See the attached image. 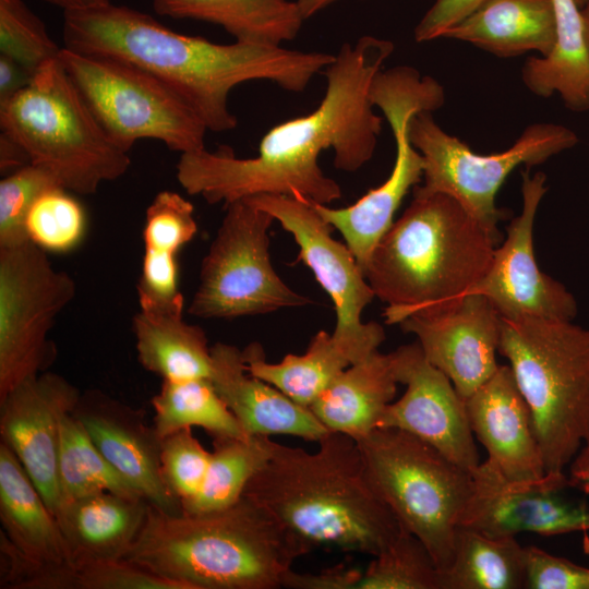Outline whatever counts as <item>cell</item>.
I'll list each match as a JSON object with an SVG mask.
<instances>
[{
	"mask_svg": "<svg viewBox=\"0 0 589 589\" xmlns=\"http://www.w3.org/2000/svg\"><path fill=\"white\" fill-rule=\"evenodd\" d=\"M528 589H589V568L540 548L525 546Z\"/></svg>",
	"mask_w": 589,
	"mask_h": 589,
	"instance_id": "42",
	"label": "cell"
},
{
	"mask_svg": "<svg viewBox=\"0 0 589 589\" xmlns=\"http://www.w3.org/2000/svg\"><path fill=\"white\" fill-rule=\"evenodd\" d=\"M567 483L589 497V444L585 445L568 466Z\"/></svg>",
	"mask_w": 589,
	"mask_h": 589,
	"instance_id": "46",
	"label": "cell"
},
{
	"mask_svg": "<svg viewBox=\"0 0 589 589\" xmlns=\"http://www.w3.org/2000/svg\"><path fill=\"white\" fill-rule=\"evenodd\" d=\"M43 1L52 5H56L58 8H61L63 11L94 8V7L105 5L111 2L110 0H43Z\"/></svg>",
	"mask_w": 589,
	"mask_h": 589,
	"instance_id": "47",
	"label": "cell"
},
{
	"mask_svg": "<svg viewBox=\"0 0 589 589\" xmlns=\"http://www.w3.org/2000/svg\"><path fill=\"white\" fill-rule=\"evenodd\" d=\"M471 472L473 492L458 526L493 537L589 531V504L563 494L568 488L566 473H546L534 483H514L486 461Z\"/></svg>",
	"mask_w": 589,
	"mask_h": 589,
	"instance_id": "18",
	"label": "cell"
},
{
	"mask_svg": "<svg viewBox=\"0 0 589 589\" xmlns=\"http://www.w3.org/2000/svg\"><path fill=\"white\" fill-rule=\"evenodd\" d=\"M213 445L204 484L194 498L182 505L183 513H206L237 503L272 456L274 441L265 435L217 437Z\"/></svg>",
	"mask_w": 589,
	"mask_h": 589,
	"instance_id": "35",
	"label": "cell"
},
{
	"mask_svg": "<svg viewBox=\"0 0 589 589\" xmlns=\"http://www.w3.org/2000/svg\"><path fill=\"white\" fill-rule=\"evenodd\" d=\"M33 75L8 56L0 53V104L25 87Z\"/></svg>",
	"mask_w": 589,
	"mask_h": 589,
	"instance_id": "44",
	"label": "cell"
},
{
	"mask_svg": "<svg viewBox=\"0 0 589 589\" xmlns=\"http://www.w3.org/2000/svg\"><path fill=\"white\" fill-rule=\"evenodd\" d=\"M362 572L335 566L318 574L291 570V589H444L443 573L426 546L405 529Z\"/></svg>",
	"mask_w": 589,
	"mask_h": 589,
	"instance_id": "28",
	"label": "cell"
},
{
	"mask_svg": "<svg viewBox=\"0 0 589 589\" xmlns=\"http://www.w3.org/2000/svg\"><path fill=\"white\" fill-rule=\"evenodd\" d=\"M69 191L57 185L34 202L26 220L29 240L44 250L68 251L82 238L85 214Z\"/></svg>",
	"mask_w": 589,
	"mask_h": 589,
	"instance_id": "38",
	"label": "cell"
},
{
	"mask_svg": "<svg viewBox=\"0 0 589 589\" xmlns=\"http://www.w3.org/2000/svg\"><path fill=\"white\" fill-rule=\"evenodd\" d=\"M151 404L160 440L192 426L202 428L212 438L248 436L208 377L163 381Z\"/></svg>",
	"mask_w": 589,
	"mask_h": 589,
	"instance_id": "34",
	"label": "cell"
},
{
	"mask_svg": "<svg viewBox=\"0 0 589 589\" xmlns=\"http://www.w3.org/2000/svg\"><path fill=\"white\" fill-rule=\"evenodd\" d=\"M498 352L529 407L546 473H566L589 444V329L544 317H502Z\"/></svg>",
	"mask_w": 589,
	"mask_h": 589,
	"instance_id": "6",
	"label": "cell"
},
{
	"mask_svg": "<svg viewBox=\"0 0 589 589\" xmlns=\"http://www.w3.org/2000/svg\"><path fill=\"white\" fill-rule=\"evenodd\" d=\"M305 550L262 506L242 495L206 513L148 506L123 557L187 589H277Z\"/></svg>",
	"mask_w": 589,
	"mask_h": 589,
	"instance_id": "4",
	"label": "cell"
},
{
	"mask_svg": "<svg viewBox=\"0 0 589 589\" xmlns=\"http://www.w3.org/2000/svg\"><path fill=\"white\" fill-rule=\"evenodd\" d=\"M58 480L59 504L99 492L143 498L101 455L72 411L61 420Z\"/></svg>",
	"mask_w": 589,
	"mask_h": 589,
	"instance_id": "36",
	"label": "cell"
},
{
	"mask_svg": "<svg viewBox=\"0 0 589 589\" xmlns=\"http://www.w3.org/2000/svg\"><path fill=\"white\" fill-rule=\"evenodd\" d=\"M432 113L416 112L408 123L409 139L423 158L419 188L454 197L498 242V223L506 212L496 206L495 199L509 173L522 165L543 164L578 143L572 129L539 122L528 125L507 149L482 155L444 131Z\"/></svg>",
	"mask_w": 589,
	"mask_h": 589,
	"instance_id": "10",
	"label": "cell"
},
{
	"mask_svg": "<svg viewBox=\"0 0 589 589\" xmlns=\"http://www.w3.org/2000/svg\"><path fill=\"white\" fill-rule=\"evenodd\" d=\"M442 38L469 43L498 58L529 51L548 56L555 45L552 0H486Z\"/></svg>",
	"mask_w": 589,
	"mask_h": 589,
	"instance_id": "26",
	"label": "cell"
},
{
	"mask_svg": "<svg viewBox=\"0 0 589 589\" xmlns=\"http://www.w3.org/2000/svg\"><path fill=\"white\" fill-rule=\"evenodd\" d=\"M75 589H187L128 560L97 562L77 568Z\"/></svg>",
	"mask_w": 589,
	"mask_h": 589,
	"instance_id": "41",
	"label": "cell"
},
{
	"mask_svg": "<svg viewBox=\"0 0 589 589\" xmlns=\"http://www.w3.org/2000/svg\"><path fill=\"white\" fill-rule=\"evenodd\" d=\"M546 176L521 172L522 207L507 227L504 242L496 247L482 280L472 292L488 298L503 318L525 316L573 322L577 301L567 288L537 264L533 226L540 202L548 191Z\"/></svg>",
	"mask_w": 589,
	"mask_h": 589,
	"instance_id": "16",
	"label": "cell"
},
{
	"mask_svg": "<svg viewBox=\"0 0 589 589\" xmlns=\"http://www.w3.org/2000/svg\"><path fill=\"white\" fill-rule=\"evenodd\" d=\"M32 164L26 151L12 137L0 134V171L4 176Z\"/></svg>",
	"mask_w": 589,
	"mask_h": 589,
	"instance_id": "45",
	"label": "cell"
},
{
	"mask_svg": "<svg viewBox=\"0 0 589 589\" xmlns=\"http://www.w3.org/2000/svg\"><path fill=\"white\" fill-rule=\"evenodd\" d=\"M57 185L59 183L48 171L33 164L1 179L0 249L31 241L26 229L28 213L43 192Z\"/></svg>",
	"mask_w": 589,
	"mask_h": 589,
	"instance_id": "39",
	"label": "cell"
},
{
	"mask_svg": "<svg viewBox=\"0 0 589 589\" xmlns=\"http://www.w3.org/2000/svg\"><path fill=\"white\" fill-rule=\"evenodd\" d=\"M486 0H435L414 27L417 43L442 38L452 27L474 13Z\"/></svg>",
	"mask_w": 589,
	"mask_h": 589,
	"instance_id": "43",
	"label": "cell"
},
{
	"mask_svg": "<svg viewBox=\"0 0 589 589\" xmlns=\"http://www.w3.org/2000/svg\"><path fill=\"white\" fill-rule=\"evenodd\" d=\"M149 504L111 492L62 501L55 513L75 569L123 558L136 540Z\"/></svg>",
	"mask_w": 589,
	"mask_h": 589,
	"instance_id": "24",
	"label": "cell"
},
{
	"mask_svg": "<svg viewBox=\"0 0 589 589\" xmlns=\"http://www.w3.org/2000/svg\"><path fill=\"white\" fill-rule=\"evenodd\" d=\"M61 50L23 0H0L1 55L34 75L45 63L58 59Z\"/></svg>",
	"mask_w": 589,
	"mask_h": 589,
	"instance_id": "37",
	"label": "cell"
},
{
	"mask_svg": "<svg viewBox=\"0 0 589 589\" xmlns=\"http://www.w3.org/2000/svg\"><path fill=\"white\" fill-rule=\"evenodd\" d=\"M556 39L545 57H530L521 69L525 86L539 97L560 95L572 111L589 110V52L580 8L575 0H552Z\"/></svg>",
	"mask_w": 589,
	"mask_h": 589,
	"instance_id": "30",
	"label": "cell"
},
{
	"mask_svg": "<svg viewBox=\"0 0 589 589\" xmlns=\"http://www.w3.org/2000/svg\"><path fill=\"white\" fill-rule=\"evenodd\" d=\"M357 443L370 485L444 574L473 492L472 472L398 429L377 428Z\"/></svg>",
	"mask_w": 589,
	"mask_h": 589,
	"instance_id": "8",
	"label": "cell"
},
{
	"mask_svg": "<svg viewBox=\"0 0 589 589\" xmlns=\"http://www.w3.org/2000/svg\"><path fill=\"white\" fill-rule=\"evenodd\" d=\"M390 357L406 392L385 408L377 428L405 431L472 471L480 464L474 435L452 381L426 360L418 342L398 347Z\"/></svg>",
	"mask_w": 589,
	"mask_h": 589,
	"instance_id": "17",
	"label": "cell"
},
{
	"mask_svg": "<svg viewBox=\"0 0 589 589\" xmlns=\"http://www.w3.org/2000/svg\"><path fill=\"white\" fill-rule=\"evenodd\" d=\"M160 16L223 27L236 41L283 46L305 21L294 0H152Z\"/></svg>",
	"mask_w": 589,
	"mask_h": 589,
	"instance_id": "29",
	"label": "cell"
},
{
	"mask_svg": "<svg viewBox=\"0 0 589 589\" xmlns=\"http://www.w3.org/2000/svg\"><path fill=\"white\" fill-rule=\"evenodd\" d=\"M75 289L34 242L0 249V400L55 358L48 333Z\"/></svg>",
	"mask_w": 589,
	"mask_h": 589,
	"instance_id": "13",
	"label": "cell"
},
{
	"mask_svg": "<svg viewBox=\"0 0 589 589\" xmlns=\"http://www.w3.org/2000/svg\"><path fill=\"white\" fill-rule=\"evenodd\" d=\"M443 584L444 589L525 588V546L516 537H493L458 526Z\"/></svg>",
	"mask_w": 589,
	"mask_h": 589,
	"instance_id": "33",
	"label": "cell"
},
{
	"mask_svg": "<svg viewBox=\"0 0 589 589\" xmlns=\"http://www.w3.org/2000/svg\"><path fill=\"white\" fill-rule=\"evenodd\" d=\"M394 49L390 40L371 35L345 43L323 71L325 94L312 112L273 127L255 157L238 158L225 145L181 154L178 182L189 194L225 206L265 194L324 205L340 199L339 184L323 172L318 157L332 148L334 166L346 172L359 170L373 157L382 118L374 111L370 89Z\"/></svg>",
	"mask_w": 589,
	"mask_h": 589,
	"instance_id": "1",
	"label": "cell"
},
{
	"mask_svg": "<svg viewBox=\"0 0 589 589\" xmlns=\"http://www.w3.org/2000/svg\"><path fill=\"white\" fill-rule=\"evenodd\" d=\"M306 21L338 0H294Z\"/></svg>",
	"mask_w": 589,
	"mask_h": 589,
	"instance_id": "48",
	"label": "cell"
},
{
	"mask_svg": "<svg viewBox=\"0 0 589 589\" xmlns=\"http://www.w3.org/2000/svg\"><path fill=\"white\" fill-rule=\"evenodd\" d=\"M580 13L584 26V37L589 52V1L580 9Z\"/></svg>",
	"mask_w": 589,
	"mask_h": 589,
	"instance_id": "49",
	"label": "cell"
},
{
	"mask_svg": "<svg viewBox=\"0 0 589 589\" xmlns=\"http://www.w3.org/2000/svg\"><path fill=\"white\" fill-rule=\"evenodd\" d=\"M370 96L387 120L395 141L396 155L389 176L342 208L310 202L341 233L363 273L374 249L393 225L404 197L422 181L423 158L409 139V120L416 112H433L441 106L436 84L416 69L402 65L380 72L372 82Z\"/></svg>",
	"mask_w": 589,
	"mask_h": 589,
	"instance_id": "12",
	"label": "cell"
},
{
	"mask_svg": "<svg viewBox=\"0 0 589 589\" xmlns=\"http://www.w3.org/2000/svg\"><path fill=\"white\" fill-rule=\"evenodd\" d=\"M397 384L390 353L376 350L344 370L309 408L329 432L357 441L377 429Z\"/></svg>",
	"mask_w": 589,
	"mask_h": 589,
	"instance_id": "27",
	"label": "cell"
},
{
	"mask_svg": "<svg viewBox=\"0 0 589 589\" xmlns=\"http://www.w3.org/2000/svg\"><path fill=\"white\" fill-rule=\"evenodd\" d=\"M201 266L189 313L202 318H235L275 312L312 301L285 284L269 256L275 218L249 199L232 202Z\"/></svg>",
	"mask_w": 589,
	"mask_h": 589,
	"instance_id": "11",
	"label": "cell"
},
{
	"mask_svg": "<svg viewBox=\"0 0 589 589\" xmlns=\"http://www.w3.org/2000/svg\"><path fill=\"white\" fill-rule=\"evenodd\" d=\"M59 60L111 141L129 153L142 139L180 154L205 148L208 131L173 89L156 76L113 58L62 47Z\"/></svg>",
	"mask_w": 589,
	"mask_h": 589,
	"instance_id": "9",
	"label": "cell"
},
{
	"mask_svg": "<svg viewBox=\"0 0 589 589\" xmlns=\"http://www.w3.org/2000/svg\"><path fill=\"white\" fill-rule=\"evenodd\" d=\"M248 199L293 237L299 259L330 297L336 313L334 339L354 363L376 351L385 332L378 323H363L361 318L375 294L348 245L332 237L333 227L306 200L266 194Z\"/></svg>",
	"mask_w": 589,
	"mask_h": 589,
	"instance_id": "14",
	"label": "cell"
},
{
	"mask_svg": "<svg viewBox=\"0 0 589 589\" xmlns=\"http://www.w3.org/2000/svg\"><path fill=\"white\" fill-rule=\"evenodd\" d=\"M465 402L472 433L488 453L485 461L504 479L534 483L546 476L529 407L509 365H500Z\"/></svg>",
	"mask_w": 589,
	"mask_h": 589,
	"instance_id": "22",
	"label": "cell"
},
{
	"mask_svg": "<svg viewBox=\"0 0 589 589\" xmlns=\"http://www.w3.org/2000/svg\"><path fill=\"white\" fill-rule=\"evenodd\" d=\"M589 0H575L576 4L581 9Z\"/></svg>",
	"mask_w": 589,
	"mask_h": 589,
	"instance_id": "50",
	"label": "cell"
},
{
	"mask_svg": "<svg viewBox=\"0 0 589 589\" xmlns=\"http://www.w3.org/2000/svg\"><path fill=\"white\" fill-rule=\"evenodd\" d=\"M242 354L250 374L305 407H310L344 370L354 363L349 352L325 330L312 337L303 354H286L277 363L266 361L259 342L250 344Z\"/></svg>",
	"mask_w": 589,
	"mask_h": 589,
	"instance_id": "32",
	"label": "cell"
},
{
	"mask_svg": "<svg viewBox=\"0 0 589 589\" xmlns=\"http://www.w3.org/2000/svg\"><path fill=\"white\" fill-rule=\"evenodd\" d=\"M64 48L113 58L151 73L182 97L208 131L237 127L228 97L238 85L268 81L303 92L335 55L179 34L149 14L109 2L63 11Z\"/></svg>",
	"mask_w": 589,
	"mask_h": 589,
	"instance_id": "2",
	"label": "cell"
},
{
	"mask_svg": "<svg viewBox=\"0 0 589 589\" xmlns=\"http://www.w3.org/2000/svg\"><path fill=\"white\" fill-rule=\"evenodd\" d=\"M412 200L374 249L364 276L386 303L387 324L459 301L490 266L492 237L454 197L416 185Z\"/></svg>",
	"mask_w": 589,
	"mask_h": 589,
	"instance_id": "5",
	"label": "cell"
},
{
	"mask_svg": "<svg viewBox=\"0 0 589 589\" xmlns=\"http://www.w3.org/2000/svg\"><path fill=\"white\" fill-rule=\"evenodd\" d=\"M418 338L426 360L466 399L497 370L502 316L486 297L470 292L455 304L399 323Z\"/></svg>",
	"mask_w": 589,
	"mask_h": 589,
	"instance_id": "19",
	"label": "cell"
},
{
	"mask_svg": "<svg viewBox=\"0 0 589 589\" xmlns=\"http://www.w3.org/2000/svg\"><path fill=\"white\" fill-rule=\"evenodd\" d=\"M81 393L63 376L41 372L0 400V435L16 455L55 515L59 504L58 464L62 417Z\"/></svg>",
	"mask_w": 589,
	"mask_h": 589,
	"instance_id": "20",
	"label": "cell"
},
{
	"mask_svg": "<svg viewBox=\"0 0 589 589\" xmlns=\"http://www.w3.org/2000/svg\"><path fill=\"white\" fill-rule=\"evenodd\" d=\"M315 453L274 442L242 495L268 512L306 554L336 548L376 556L404 530L370 485L358 443L328 432Z\"/></svg>",
	"mask_w": 589,
	"mask_h": 589,
	"instance_id": "3",
	"label": "cell"
},
{
	"mask_svg": "<svg viewBox=\"0 0 589 589\" xmlns=\"http://www.w3.org/2000/svg\"><path fill=\"white\" fill-rule=\"evenodd\" d=\"M73 414L116 471L153 507L182 513L160 467V438L142 411L99 390L81 394Z\"/></svg>",
	"mask_w": 589,
	"mask_h": 589,
	"instance_id": "21",
	"label": "cell"
},
{
	"mask_svg": "<svg viewBox=\"0 0 589 589\" xmlns=\"http://www.w3.org/2000/svg\"><path fill=\"white\" fill-rule=\"evenodd\" d=\"M0 129L63 189L94 194L123 176L131 159L100 127L59 58L0 104Z\"/></svg>",
	"mask_w": 589,
	"mask_h": 589,
	"instance_id": "7",
	"label": "cell"
},
{
	"mask_svg": "<svg viewBox=\"0 0 589 589\" xmlns=\"http://www.w3.org/2000/svg\"><path fill=\"white\" fill-rule=\"evenodd\" d=\"M1 553L8 562L2 587L74 589L67 542L43 496L12 449L0 443Z\"/></svg>",
	"mask_w": 589,
	"mask_h": 589,
	"instance_id": "15",
	"label": "cell"
},
{
	"mask_svg": "<svg viewBox=\"0 0 589 589\" xmlns=\"http://www.w3.org/2000/svg\"><path fill=\"white\" fill-rule=\"evenodd\" d=\"M192 203L172 191H160L145 213L144 257L137 283L141 310L183 312L178 287L177 253L193 239L197 225Z\"/></svg>",
	"mask_w": 589,
	"mask_h": 589,
	"instance_id": "25",
	"label": "cell"
},
{
	"mask_svg": "<svg viewBox=\"0 0 589 589\" xmlns=\"http://www.w3.org/2000/svg\"><path fill=\"white\" fill-rule=\"evenodd\" d=\"M140 363L163 381L211 377L212 353L203 328L188 324L182 312L141 310L133 317Z\"/></svg>",
	"mask_w": 589,
	"mask_h": 589,
	"instance_id": "31",
	"label": "cell"
},
{
	"mask_svg": "<svg viewBox=\"0 0 589 589\" xmlns=\"http://www.w3.org/2000/svg\"><path fill=\"white\" fill-rule=\"evenodd\" d=\"M211 353L209 378L248 436L285 434L318 441L329 432L309 407L250 374L236 346L217 342Z\"/></svg>",
	"mask_w": 589,
	"mask_h": 589,
	"instance_id": "23",
	"label": "cell"
},
{
	"mask_svg": "<svg viewBox=\"0 0 589 589\" xmlns=\"http://www.w3.org/2000/svg\"><path fill=\"white\" fill-rule=\"evenodd\" d=\"M212 452L203 447L191 428L173 432L160 441V467L169 490L181 505L201 491L211 464Z\"/></svg>",
	"mask_w": 589,
	"mask_h": 589,
	"instance_id": "40",
	"label": "cell"
}]
</instances>
